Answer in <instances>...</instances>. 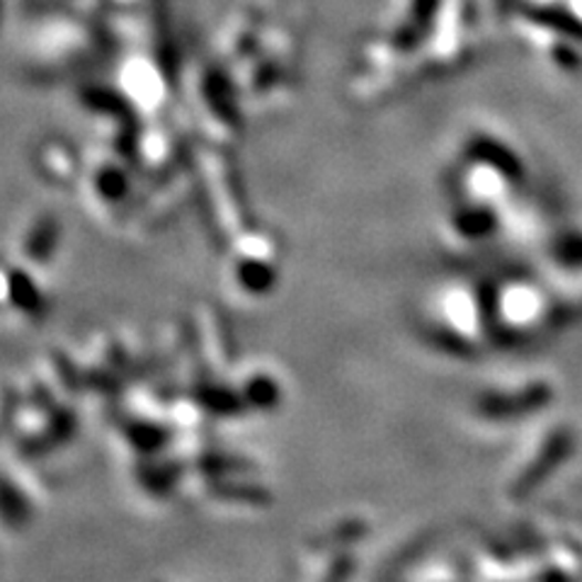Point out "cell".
I'll list each match as a JSON object with an SVG mask.
<instances>
[{"instance_id":"cell-1","label":"cell","mask_w":582,"mask_h":582,"mask_svg":"<svg viewBox=\"0 0 582 582\" xmlns=\"http://www.w3.org/2000/svg\"><path fill=\"white\" fill-rule=\"evenodd\" d=\"M445 352L468 354L480 352L490 340H496L490 313V289L474 280H449L437 289L433 311L425 323Z\"/></svg>"},{"instance_id":"cell-2","label":"cell","mask_w":582,"mask_h":582,"mask_svg":"<svg viewBox=\"0 0 582 582\" xmlns=\"http://www.w3.org/2000/svg\"><path fill=\"white\" fill-rule=\"evenodd\" d=\"M524 175L527 168L522 158L508 144L490 134H478L461 150L457 189L464 201L500 209L505 201L520 193Z\"/></svg>"},{"instance_id":"cell-3","label":"cell","mask_w":582,"mask_h":582,"mask_svg":"<svg viewBox=\"0 0 582 582\" xmlns=\"http://www.w3.org/2000/svg\"><path fill=\"white\" fill-rule=\"evenodd\" d=\"M490 313L498 340L529 343L551 331L561 306L534 277L510 274L490 287Z\"/></svg>"},{"instance_id":"cell-4","label":"cell","mask_w":582,"mask_h":582,"mask_svg":"<svg viewBox=\"0 0 582 582\" xmlns=\"http://www.w3.org/2000/svg\"><path fill=\"white\" fill-rule=\"evenodd\" d=\"M575 449V433L568 423H547L534 427L524 437L522 447L512 454V459L502 474V496L520 502L534 496L559 468L571 459Z\"/></svg>"},{"instance_id":"cell-5","label":"cell","mask_w":582,"mask_h":582,"mask_svg":"<svg viewBox=\"0 0 582 582\" xmlns=\"http://www.w3.org/2000/svg\"><path fill=\"white\" fill-rule=\"evenodd\" d=\"M553 398V386L547 378L527 376L502 382L498 386L486 388L474 401V417L478 425H486V429H505L529 423Z\"/></svg>"},{"instance_id":"cell-6","label":"cell","mask_w":582,"mask_h":582,"mask_svg":"<svg viewBox=\"0 0 582 582\" xmlns=\"http://www.w3.org/2000/svg\"><path fill=\"white\" fill-rule=\"evenodd\" d=\"M500 209H492L486 205H476V201H459V207L451 211L449 217V236L457 240L459 246L476 248L490 243L498 236L500 229Z\"/></svg>"},{"instance_id":"cell-7","label":"cell","mask_w":582,"mask_h":582,"mask_svg":"<svg viewBox=\"0 0 582 582\" xmlns=\"http://www.w3.org/2000/svg\"><path fill=\"white\" fill-rule=\"evenodd\" d=\"M492 6H496L498 12H505L510 6H512V0H492Z\"/></svg>"}]
</instances>
